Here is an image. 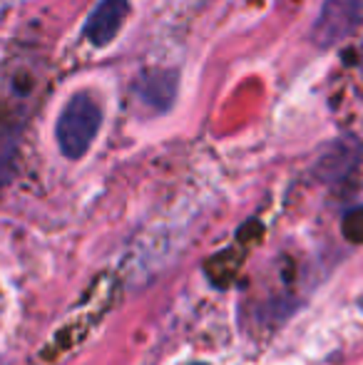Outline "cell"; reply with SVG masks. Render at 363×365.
I'll list each match as a JSON object with an SVG mask.
<instances>
[{
    "label": "cell",
    "mask_w": 363,
    "mask_h": 365,
    "mask_svg": "<svg viewBox=\"0 0 363 365\" xmlns=\"http://www.w3.org/2000/svg\"><path fill=\"white\" fill-rule=\"evenodd\" d=\"M180 90V75L175 70H150L135 82V97L152 112L172 110Z\"/></svg>",
    "instance_id": "277c9868"
},
{
    "label": "cell",
    "mask_w": 363,
    "mask_h": 365,
    "mask_svg": "<svg viewBox=\"0 0 363 365\" xmlns=\"http://www.w3.org/2000/svg\"><path fill=\"white\" fill-rule=\"evenodd\" d=\"M130 15V0H100L85 23V38L95 48H105L117 38Z\"/></svg>",
    "instance_id": "3957f363"
},
{
    "label": "cell",
    "mask_w": 363,
    "mask_h": 365,
    "mask_svg": "<svg viewBox=\"0 0 363 365\" xmlns=\"http://www.w3.org/2000/svg\"><path fill=\"white\" fill-rule=\"evenodd\" d=\"M363 28V0H324L311 28V40L319 48H331Z\"/></svg>",
    "instance_id": "7a4b0ae2"
},
{
    "label": "cell",
    "mask_w": 363,
    "mask_h": 365,
    "mask_svg": "<svg viewBox=\"0 0 363 365\" xmlns=\"http://www.w3.org/2000/svg\"><path fill=\"white\" fill-rule=\"evenodd\" d=\"M102 127V110L88 92H78L70 97V102L63 107L55 125V140L60 152L68 159H80L88 154V149L95 142L97 132Z\"/></svg>",
    "instance_id": "6da1fadb"
},
{
    "label": "cell",
    "mask_w": 363,
    "mask_h": 365,
    "mask_svg": "<svg viewBox=\"0 0 363 365\" xmlns=\"http://www.w3.org/2000/svg\"><path fill=\"white\" fill-rule=\"evenodd\" d=\"M197 365H202V363H197Z\"/></svg>",
    "instance_id": "5b68a950"
}]
</instances>
